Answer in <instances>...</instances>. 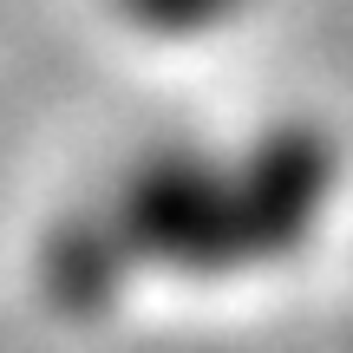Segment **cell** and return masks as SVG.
Instances as JSON below:
<instances>
[{
  "label": "cell",
  "instance_id": "1",
  "mask_svg": "<svg viewBox=\"0 0 353 353\" xmlns=\"http://www.w3.org/2000/svg\"><path fill=\"white\" fill-rule=\"evenodd\" d=\"M118 7L151 33H210L229 13H242V0H118Z\"/></svg>",
  "mask_w": 353,
  "mask_h": 353
}]
</instances>
